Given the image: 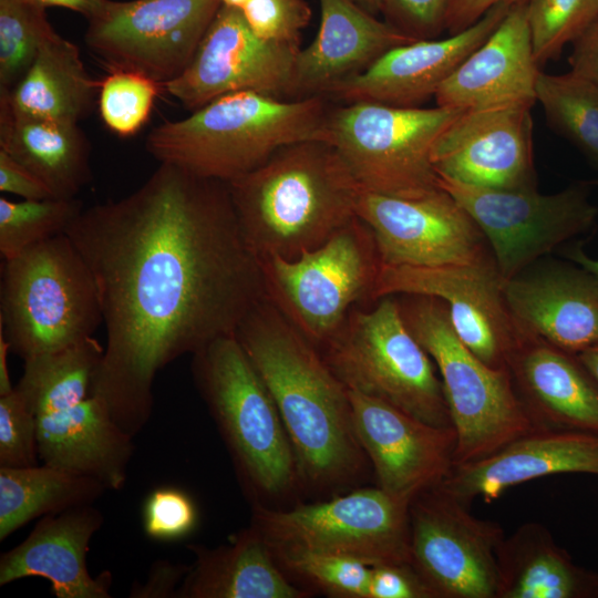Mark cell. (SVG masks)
<instances>
[{
	"label": "cell",
	"mask_w": 598,
	"mask_h": 598,
	"mask_svg": "<svg viewBox=\"0 0 598 598\" xmlns=\"http://www.w3.org/2000/svg\"><path fill=\"white\" fill-rule=\"evenodd\" d=\"M10 344L0 329V395L10 393L14 386L11 383L8 369V352Z\"/></svg>",
	"instance_id": "cell-51"
},
{
	"label": "cell",
	"mask_w": 598,
	"mask_h": 598,
	"mask_svg": "<svg viewBox=\"0 0 598 598\" xmlns=\"http://www.w3.org/2000/svg\"><path fill=\"white\" fill-rule=\"evenodd\" d=\"M503 282L493 258L435 267L381 265L372 302L394 295L442 300L461 341L487 365L504 369L523 334L506 306Z\"/></svg>",
	"instance_id": "cell-15"
},
{
	"label": "cell",
	"mask_w": 598,
	"mask_h": 598,
	"mask_svg": "<svg viewBox=\"0 0 598 598\" xmlns=\"http://www.w3.org/2000/svg\"><path fill=\"white\" fill-rule=\"evenodd\" d=\"M234 334L276 402L300 486L329 492L357 483L369 460L354 431L349 391L318 348L266 296Z\"/></svg>",
	"instance_id": "cell-2"
},
{
	"label": "cell",
	"mask_w": 598,
	"mask_h": 598,
	"mask_svg": "<svg viewBox=\"0 0 598 598\" xmlns=\"http://www.w3.org/2000/svg\"><path fill=\"white\" fill-rule=\"evenodd\" d=\"M590 183L591 185L598 186V179ZM564 256L568 260L588 270L598 280V259L589 257L579 245L566 250Z\"/></svg>",
	"instance_id": "cell-50"
},
{
	"label": "cell",
	"mask_w": 598,
	"mask_h": 598,
	"mask_svg": "<svg viewBox=\"0 0 598 598\" xmlns=\"http://www.w3.org/2000/svg\"><path fill=\"white\" fill-rule=\"evenodd\" d=\"M190 565L175 564L167 559L156 560L144 581L134 582L128 591L131 598H177L178 590Z\"/></svg>",
	"instance_id": "cell-45"
},
{
	"label": "cell",
	"mask_w": 598,
	"mask_h": 598,
	"mask_svg": "<svg viewBox=\"0 0 598 598\" xmlns=\"http://www.w3.org/2000/svg\"><path fill=\"white\" fill-rule=\"evenodd\" d=\"M197 524V508L181 488L161 486L152 491L143 506L145 535L158 542H174L189 535Z\"/></svg>",
	"instance_id": "cell-41"
},
{
	"label": "cell",
	"mask_w": 598,
	"mask_h": 598,
	"mask_svg": "<svg viewBox=\"0 0 598 598\" xmlns=\"http://www.w3.org/2000/svg\"><path fill=\"white\" fill-rule=\"evenodd\" d=\"M103 354L104 347L92 336L29 358L16 389L35 415L82 400L91 394Z\"/></svg>",
	"instance_id": "cell-33"
},
{
	"label": "cell",
	"mask_w": 598,
	"mask_h": 598,
	"mask_svg": "<svg viewBox=\"0 0 598 598\" xmlns=\"http://www.w3.org/2000/svg\"><path fill=\"white\" fill-rule=\"evenodd\" d=\"M369 598H435L411 564L371 566Z\"/></svg>",
	"instance_id": "cell-44"
},
{
	"label": "cell",
	"mask_w": 598,
	"mask_h": 598,
	"mask_svg": "<svg viewBox=\"0 0 598 598\" xmlns=\"http://www.w3.org/2000/svg\"><path fill=\"white\" fill-rule=\"evenodd\" d=\"M318 350L348 390L427 424L453 427L436 367L406 327L395 296L354 307Z\"/></svg>",
	"instance_id": "cell-8"
},
{
	"label": "cell",
	"mask_w": 598,
	"mask_h": 598,
	"mask_svg": "<svg viewBox=\"0 0 598 598\" xmlns=\"http://www.w3.org/2000/svg\"><path fill=\"white\" fill-rule=\"evenodd\" d=\"M570 71L598 84V18L573 43Z\"/></svg>",
	"instance_id": "cell-47"
},
{
	"label": "cell",
	"mask_w": 598,
	"mask_h": 598,
	"mask_svg": "<svg viewBox=\"0 0 598 598\" xmlns=\"http://www.w3.org/2000/svg\"><path fill=\"white\" fill-rule=\"evenodd\" d=\"M360 7L370 12L371 14L377 16L381 13L382 0H354Z\"/></svg>",
	"instance_id": "cell-53"
},
{
	"label": "cell",
	"mask_w": 598,
	"mask_h": 598,
	"mask_svg": "<svg viewBox=\"0 0 598 598\" xmlns=\"http://www.w3.org/2000/svg\"><path fill=\"white\" fill-rule=\"evenodd\" d=\"M65 234L89 266L106 344L91 394L131 436L147 424L159 370L234 334L266 296L228 183L173 164L130 195L83 209Z\"/></svg>",
	"instance_id": "cell-1"
},
{
	"label": "cell",
	"mask_w": 598,
	"mask_h": 598,
	"mask_svg": "<svg viewBox=\"0 0 598 598\" xmlns=\"http://www.w3.org/2000/svg\"><path fill=\"white\" fill-rule=\"evenodd\" d=\"M43 464L91 476L107 489L123 488L133 455V436L113 420L97 395L35 415Z\"/></svg>",
	"instance_id": "cell-27"
},
{
	"label": "cell",
	"mask_w": 598,
	"mask_h": 598,
	"mask_svg": "<svg viewBox=\"0 0 598 598\" xmlns=\"http://www.w3.org/2000/svg\"><path fill=\"white\" fill-rule=\"evenodd\" d=\"M330 102L324 96L283 100L254 91L226 94L185 118L154 127L145 148L159 163L229 183L282 146L324 140Z\"/></svg>",
	"instance_id": "cell-4"
},
{
	"label": "cell",
	"mask_w": 598,
	"mask_h": 598,
	"mask_svg": "<svg viewBox=\"0 0 598 598\" xmlns=\"http://www.w3.org/2000/svg\"><path fill=\"white\" fill-rule=\"evenodd\" d=\"M221 4H227L236 8H243L248 0H219Z\"/></svg>",
	"instance_id": "cell-54"
},
{
	"label": "cell",
	"mask_w": 598,
	"mask_h": 598,
	"mask_svg": "<svg viewBox=\"0 0 598 598\" xmlns=\"http://www.w3.org/2000/svg\"><path fill=\"white\" fill-rule=\"evenodd\" d=\"M53 31L45 8L25 0H0V95L21 81Z\"/></svg>",
	"instance_id": "cell-36"
},
{
	"label": "cell",
	"mask_w": 598,
	"mask_h": 598,
	"mask_svg": "<svg viewBox=\"0 0 598 598\" xmlns=\"http://www.w3.org/2000/svg\"><path fill=\"white\" fill-rule=\"evenodd\" d=\"M349 391L354 431L378 486L413 498L440 484L454 465V427L427 424L379 399Z\"/></svg>",
	"instance_id": "cell-19"
},
{
	"label": "cell",
	"mask_w": 598,
	"mask_h": 598,
	"mask_svg": "<svg viewBox=\"0 0 598 598\" xmlns=\"http://www.w3.org/2000/svg\"><path fill=\"white\" fill-rule=\"evenodd\" d=\"M540 72L524 1L509 8L487 39L439 87L434 99L437 106L457 111L533 106Z\"/></svg>",
	"instance_id": "cell-23"
},
{
	"label": "cell",
	"mask_w": 598,
	"mask_h": 598,
	"mask_svg": "<svg viewBox=\"0 0 598 598\" xmlns=\"http://www.w3.org/2000/svg\"><path fill=\"white\" fill-rule=\"evenodd\" d=\"M266 297L317 348L361 302L373 303L381 267L372 230L358 216L295 259H259Z\"/></svg>",
	"instance_id": "cell-10"
},
{
	"label": "cell",
	"mask_w": 598,
	"mask_h": 598,
	"mask_svg": "<svg viewBox=\"0 0 598 598\" xmlns=\"http://www.w3.org/2000/svg\"><path fill=\"white\" fill-rule=\"evenodd\" d=\"M524 1L526 0H451L445 18V29L450 34L460 32L496 6H513Z\"/></svg>",
	"instance_id": "cell-48"
},
{
	"label": "cell",
	"mask_w": 598,
	"mask_h": 598,
	"mask_svg": "<svg viewBox=\"0 0 598 598\" xmlns=\"http://www.w3.org/2000/svg\"><path fill=\"white\" fill-rule=\"evenodd\" d=\"M357 216L372 230L381 265L435 267L493 258L476 223L442 187L417 198L361 189Z\"/></svg>",
	"instance_id": "cell-16"
},
{
	"label": "cell",
	"mask_w": 598,
	"mask_h": 598,
	"mask_svg": "<svg viewBox=\"0 0 598 598\" xmlns=\"http://www.w3.org/2000/svg\"><path fill=\"white\" fill-rule=\"evenodd\" d=\"M76 198L23 199L0 197V252L4 259L61 234L82 213Z\"/></svg>",
	"instance_id": "cell-35"
},
{
	"label": "cell",
	"mask_w": 598,
	"mask_h": 598,
	"mask_svg": "<svg viewBox=\"0 0 598 598\" xmlns=\"http://www.w3.org/2000/svg\"><path fill=\"white\" fill-rule=\"evenodd\" d=\"M497 567L496 598H598V571L576 565L539 523L504 537Z\"/></svg>",
	"instance_id": "cell-29"
},
{
	"label": "cell",
	"mask_w": 598,
	"mask_h": 598,
	"mask_svg": "<svg viewBox=\"0 0 598 598\" xmlns=\"http://www.w3.org/2000/svg\"><path fill=\"white\" fill-rule=\"evenodd\" d=\"M158 85L131 71L111 70L101 82L100 114L105 125L122 137L134 135L147 122Z\"/></svg>",
	"instance_id": "cell-39"
},
{
	"label": "cell",
	"mask_w": 598,
	"mask_h": 598,
	"mask_svg": "<svg viewBox=\"0 0 598 598\" xmlns=\"http://www.w3.org/2000/svg\"><path fill=\"white\" fill-rule=\"evenodd\" d=\"M536 102L540 103L550 127L598 169V84L573 71L540 72Z\"/></svg>",
	"instance_id": "cell-34"
},
{
	"label": "cell",
	"mask_w": 598,
	"mask_h": 598,
	"mask_svg": "<svg viewBox=\"0 0 598 598\" xmlns=\"http://www.w3.org/2000/svg\"><path fill=\"white\" fill-rule=\"evenodd\" d=\"M272 553L286 573L328 596L369 598L371 566L361 560L302 549H276Z\"/></svg>",
	"instance_id": "cell-38"
},
{
	"label": "cell",
	"mask_w": 598,
	"mask_h": 598,
	"mask_svg": "<svg viewBox=\"0 0 598 598\" xmlns=\"http://www.w3.org/2000/svg\"><path fill=\"white\" fill-rule=\"evenodd\" d=\"M103 524L93 504L41 517L23 542L0 556V586L41 577L56 598H110L112 573L93 577L86 563L90 542Z\"/></svg>",
	"instance_id": "cell-24"
},
{
	"label": "cell",
	"mask_w": 598,
	"mask_h": 598,
	"mask_svg": "<svg viewBox=\"0 0 598 598\" xmlns=\"http://www.w3.org/2000/svg\"><path fill=\"white\" fill-rule=\"evenodd\" d=\"M106 489L91 476L47 464L0 466V540L32 519L93 504Z\"/></svg>",
	"instance_id": "cell-32"
},
{
	"label": "cell",
	"mask_w": 598,
	"mask_h": 598,
	"mask_svg": "<svg viewBox=\"0 0 598 598\" xmlns=\"http://www.w3.org/2000/svg\"><path fill=\"white\" fill-rule=\"evenodd\" d=\"M0 190L23 199L54 198L44 183L30 169L0 150Z\"/></svg>",
	"instance_id": "cell-46"
},
{
	"label": "cell",
	"mask_w": 598,
	"mask_h": 598,
	"mask_svg": "<svg viewBox=\"0 0 598 598\" xmlns=\"http://www.w3.org/2000/svg\"><path fill=\"white\" fill-rule=\"evenodd\" d=\"M508 369L537 430L598 434V382L577 354L523 334Z\"/></svg>",
	"instance_id": "cell-26"
},
{
	"label": "cell",
	"mask_w": 598,
	"mask_h": 598,
	"mask_svg": "<svg viewBox=\"0 0 598 598\" xmlns=\"http://www.w3.org/2000/svg\"><path fill=\"white\" fill-rule=\"evenodd\" d=\"M511 7L496 6L475 23L446 39L415 40L394 47L324 96L342 104L371 102L419 107L435 96L439 87L487 39Z\"/></svg>",
	"instance_id": "cell-20"
},
{
	"label": "cell",
	"mask_w": 598,
	"mask_h": 598,
	"mask_svg": "<svg viewBox=\"0 0 598 598\" xmlns=\"http://www.w3.org/2000/svg\"><path fill=\"white\" fill-rule=\"evenodd\" d=\"M319 1V31L312 43L297 53L287 100L324 96L390 49L415 41L354 0Z\"/></svg>",
	"instance_id": "cell-25"
},
{
	"label": "cell",
	"mask_w": 598,
	"mask_h": 598,
	"mask_svg": "<svg viewBox=\"0 0 598 598\" xmlns=\"http://www.w3.org/2000/svg\"><path fill=\"white\" fill-rule=\"evenodd\" d=\"M522 334L578 354L598 343V280L573 262L542 260L503 282Z\"/></svg>",
	"instance_id": "cell-21"
},
{
	"label": "cell",
	"mask_w": 598,
	"mask_h": 598,
	"mask_svg": "<svg viewBox=\"0 0 598 598\" xmlns=\"http://www.w3.org/2000/svg\"><path fill=\"white\" fill-rule=\"evenodd\" d=\"M228 187L243 238L258 260H290L323 245L357 217L361 192L324 140L282 146Z\"/></svg>",
	"instance_id": "cell-3"
},
{
	"label": "cell",
	"mask_w": 598,
	"mask_h": 598,
	"mask_svg": "<svg viewBox=\"0 0 598 598\" xmlns=\"http://www.w3.org/2000/svg\"><path fill=\"white\" fill-rule=\"evenodd\" d=\"M590 183L554 194L537 189H494L440 177L446 190L483 233L503 281L519 274L566 241L589 231L598 207Z\"/></svg>",
	"instance_id": "cell-12"
},
{
	"label": "cell",
	"mask_w": 598,
	"mask_h": 598,
	"mask_svg": "<svg viewBox=\"0 0 598 598\" xmlns=\"http://www.w3.org/2000/svg\"><path fill=\"white\" fill-rule=\"evenodd\" d=\"M220 6L219 0H106L87 20L84 40L110 71L165 85L188 66Z\"/></svg>",
	"instance_id": "cell-13"
},
{
	"label": "cell",
	"mask_w": 598,
	"mask_h": 598,
	"mask_svg": "<svg viewBox=\"0 0 598 598\" xmlns=\"http://www.w3.org/2000/svg\"><path fill=\"white\" fill-rule=\"evenodd\" d=\"M532 106L460 111L433 147L439 177L494 189H537Z\"/></svg>",
	"instance_id": "cell-18"
},
{
	"label": "cell",
	"mask_w": 598,
	"mask_h": 598,
	"mask_svg": "<svg viewBox=\"0 0 598 598\" xmlns=\"http://www.w3.org/2000/svg\"><path fill=\"white\" fill-rule=\"evenodd\" d=\"M39 7H62L81 13L89 20L106 2V0H25Z\"/></svg>",
	"instance_id": "cell-49"
},
{
	"label": "cell",
	"mask_w": 598,
	"mask_h": 598,
	"mask_svg": "<svg viewBox=\"0 0 598 598\" xmlns=\"http://www.w3.org/2000/svg\"><path fill=\"white\" fill-rule=\"evenodd\" d=\"M394 296L406 327L440 373L456 433L454 465L485 457L537 431L519 400L509 369L487 365L461 341L442 300Z\"/></svg>",
	"instance_id": "cell-6"
},
{
	"label": "cell",
	"mask_w": 598,
	"mask_h": 598,
	"mask_svg": "<svg viewBox=\"0 0 598 598\" xmlns=\"http://www.w3.org/2000/svg\"><path fill=\"white\" fill-rule=\"evenodd\" d=\"M411 499L377 485L289 509L252 504L251 525L272 550L334 554L369 566L410 564Z\"/></svg>",
	"instance_id": "cell-11"
},
{
	"label": "cell",
	"mask_w": 598,
	"mask_h": 598,
	"mask_svg": "<svg viewBox=\"0 0 598 598\" xmlns=\"http://www.w3.org/2000/svg\"><path fill=\"white\" fill-rule=\"evenodd\" d=\"M458 112L437 105L342 104L330 110L324 140L361 189L417 198L441 189L433 147Z\"/></svg>",
	"instance_id": "cell-9"
},
{
	"label": "cell",
	"mask_w": 598,
	"mask_h": 598,
	"mask_svg": "<svg viewBox=\"0 0 598 598\" xmlns=\"http://www.w3.org/2000/svg\"><path fill=\"white\" fill-rule=\"evenodd\" d=\"M102 322L94 278L66 234L3 260L0 329L23 360L92 337Z\"/></svg>",
	"instance_id": "cell-7"
},
{
	"label": "cell",
	"mask_w": 598,
	"mask_h": 598,
	"mask_svg": "<svg viewBox=\"0 0 598 598\" xmlns=\"http://www.w3.org/2000/svg\"><path fill=\"white\" fill-rule=\"evenodd\" d=\"M299 50L260 39L239 8L221 4L188 66L164 87L192 112L241 91L287 100Z\"/></svg>",
	"instance_id": "cell-17"
},
{
	"label": "cell",
	"mask_w": 598,
	"mask_h": 598,
	"mask_svg": "<svg viewBox=\"0 0 598 598\" xmlns=\"http://www.w3.org/2000/svg\"><path fill=\"white\" fill-rule=\"evenodd\" d=\"M37 417L20 392L0 395V466L38 465Z\"/></svg>",
	"instance_id": "cell-40"
},
{
	"label": "cell",
	"mask_w": 598,
	"mask_h": 598,
	"mask_svg": "<svg viewBox=\"0 0 598 598\" xmlns=\"http://www.w3.org/2000/svg\"><path fill=\"white\" fill-rule=\"evenodd\" d=\"M240 10L257 37L291 47H299L301 31L311 18L305 0H248Z\"/></svg>",
	"instance_id": "cell-42"
},
{
	"label": "cell",
	"mask_w": 598,
	"mask_h": 598,
	"mask_svg": "<svg viewBox=\"0 0 598 598\" xmlns=\"http://www.w3.org/2000/svg\"><path fill=\"white\" fill-rule=\"evenodd\" d=\"M192 355L194 382L252 504L299 487L295 451L276 402L235 334L216 338Z\"/></svg>",
	"instance_id": "cell-5"
},
{
	"label": "cell",
	"mask_w": 598,
	"mask_h": 598,
	"mask_svg": "<svg viewBox=\"0 0 598 598\" xmlns=\"http://www.w3.org/2000/svg\"><path fill=\"white\" fill-rule=\"evenodd\" d=\"M195 561L177 598H303L310 591L295 586L270 546L250 525L218 547L186 546Z\"/></svg>",
	"instance_id": "cell-28"
},
{
	"label": "cell",
	"mask_w": 598,
	"mask_h": 598,
	"mask_svg": "<svg viewBox=\"0 0 598 598\" xmlns=\"http://www.w3.org/2000/svg\"><path fill=\"white\" fill-rule=\"evenodd\" d=\"M468 507L440 484L411 499L410 564L435 598H496L505 534Z\"/></svg>",
	"instance_id": "cell-14"
},
{
	"label": "cell",
	"mask_w": 598,
	"mask_h": 598,
	"mask_svg": "<svg viewBox=\"0 0 598 598\" xmlns=\"http://www.w3.org/2000/svg\"><path fill=\"white\" fill-rule=\"evenodd\" d=\"M525 7L540 66L558 59L598 18V0H526Z\"/></svg>",
	"instance_id": "cell-37"
},
{
	"label": "cell",
	"mask_w": 598,
	"mask_h": 598,
	"mask_svg": "<svg viewBox=\"0 0 598 598\" xmlns=\"http://www.w3.org/2000/svg\"><path fill=\"white\" fill-rule=\"evenodd\" d=\"M598 475V434L573 430H537L476 461L453 465L440 485L470 505L497 499L515 485L554 475Z\"/></svg>",
	"instance_id": "cell-22"
},
{
	"label": "cell",
	"mask_w": 598,
	"mask_h": 598,
	"mask_svg": "<svg viewBox=\"0 0 598 598\" xmlns=\"http://www.w3.org/2000/svg\"><path fill=\"white\" fill-rule=\"evenodd\" d=\"M577 355L598 382V343L581 351Z\"/></svg>",
	"instance_id": "cell-52"
},
{
	"label": "cell",
	"mask_w": 598,
	"mask_h": 598,
	"mask_svg": "<svg viewBox=\"0 0 598 598\" xmlns=\"http://www.w3.org/2000/svg\"><path fill=\"white\" fill-rule=\"evenodd\" d=\"M451 0H382L385 21L413 40L435 39L445 29Z\"/></svg>",
	"instance_id": "cell-43"
},
{
	"label": "cell",
	"mask_w": 598,
	"mask_h": 598,
	"mask_svg": "<svg viewBox=\"0 0 598 598\" xmlns=\"http://www.w3.org/2000/svg\"><path fill=\"white\" fill-rule=\"evenodd\" d=\"M99 87L79 48L53 31L21 81L0 95V106L19 115L79 123L90 114Z\"/></svg>",
	"instance_id": "cell-31"
},
{
	"label": "cell",
	"mask_w": 598,
	"mask_h": 598,
	"mask_svg": "<svg viewBox=\"0 0 598 598\" xmlns=\"http://www.w3.org/2000/svg\"><path fill=\"white\" fill-rule=\"evenodd\" d=\"M0 150L30 169L54 198L91 181V144L79 123L19 115L0 106Z\"/></svg>",
	"instance_id": "cell-30"
}]
</instances>
